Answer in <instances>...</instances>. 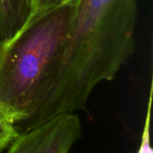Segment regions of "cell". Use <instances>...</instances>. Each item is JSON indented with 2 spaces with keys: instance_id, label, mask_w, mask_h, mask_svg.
Instances as JSON below:
<instances>
[{
  "instance_id": "obj_4",
  "label": "cell",
  "mask_w": 153,
  "mask_h": 153,
  "mask_svg": "<svg viewBox=\"0 0 153 153\" xmlns=\"http://www.w3.org/2000/svg\"><path fill=\"white\" fill-rule=\"evenodd\" d=\"M30 11V0H0V33L11 39L22 26Z\"/></svg>"
},
{
  "instance_id": "obj_1",
  "label": "cell",
  "mask_w": 153,
  "mask_h": 153,
  "mask_svg": "<svg viewBox=\"0 0 153 153\" xmlns=\"http://www.w3.org/2000/svg\"><path fill=\"white\" fill-rule=\"evenodd\" d=\"M138 0H74L39 126L61 115L87 110L94 88L117 76L134 52Z\"/></svg>"
},
{
  "instance_id": "obj_3",
  "label": "cell",
  "mask_w": 153,
  "mask_h": 153,
  "mask_svg": "<svg viewBox=\"0 0 153 153\" xmlns=\"http://www.w3.org/2000/svg\"><path fill=\"white\" fill-rule=\"evenodd\" d=\"M82 123L76 114H65L19 136L6 153H69L82 136Z\"/></svg>"
},
{
  "instance_id": "obj_8",
  "label": "cell",
  "mask_w": 153,
  "mask_h": 153,
  "mask_svg": "<svg viewBox=\"0 0 153 153\" xmlns=\"http://www.w3.org/2000/svg\"><path fill=\"white\" fill-rule=\"evenodd\" d=\"M3 42H4V40H3L2 35H1V33H0V48H1V47H2V45H3Z\"/></svg>"
},
{
  "instance_id": "obj_7",
  "label": "cell",
  "mask_w": 153,
  "mask_h": 153,
  "mask_svg": "<svg viewBox=\"0 0 153 153\" xmlns=\"http://www.w3.org/2000/svg\"><path fill=\"white\" fill-rule=\"evenodd\" d=\"M152 91L151 89V94L149 98V105H148V111L146 116V121L144 125L142 143L138 153H152V150L150 145V118H151V108H152Z\"/></svg>"
},
{
  "instance_id": "obj_6",
  "label": "cell",
  "mask_w": 153,
  "mask_h": 153,
  "mask_svg": "<svg viewBox=\"0 0 153 153\" xmlns=\"http://www.w3.org/2000/svg\"><path fill=\"white\" fill-rule=\"evenodd\" d=\"M74 1V0H30V11L27 18L57 8Z\"/></svg>"
},
{
  "instance_id": "obj_2",
  "label": "cell",
  "mask_w": 153,
  "mask_h": 153,
  "mask_svg": "<svg viewBox=\"0 0 153 153\" xmlns=\"http://www.w3.org/2000/svg\"><path fill=\"white\" fill-rule=\"evenodd\" d=\"M74 2L25 20L0 48V103L19 134L39 126L45 93L63 50Z\"/></svg>"
},
{
  "instance_id": "obj_5",
  "label": "cell",
  "mask_w": 153,
  "mask_h": 153,
  "mask_svg": "<svg viewBox=\"0 0 153 153\" xmlns=\"http://www.w3.org/2000/svg\"><path fill=\"white\" fill-rule=\"evenodd\" d=\"M19 136L12 112L0 103V153Z\"/></svg>"
}]
</instances>
